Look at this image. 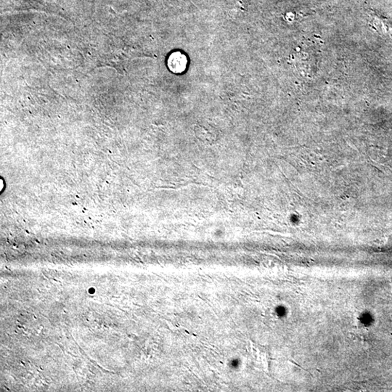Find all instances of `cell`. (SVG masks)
Masks as SVG:
<instances>
[{"mask_svg":"<svg viewBox=\"0 0 392 392\" xmlns=\"http://www.w3.org/2000/svg\"><path fill=\"white\" fill-rule=\"evenodd\" d=\"M187 64L186 57L180 52H174L169 58L168 66L170 70L174 73L181 72L186 68Z\"/></svg>","mask_w":392,"mask_h":392,"instance_id":"6da1fadb","label":"cell"}]
</instances>
